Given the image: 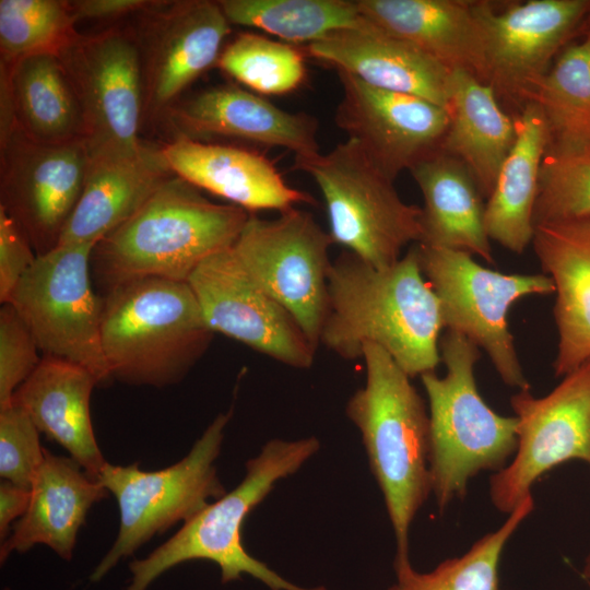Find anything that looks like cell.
I'll list each match as a JSON object with an SVG mask.
<instances>
[{
  "instance_id": "cell-8",
  "label": "cell",
  "mask_w": 590,
  "mask_h": 590,
  "mask_svg": "<svg viewBox=\"0 0 590 590\" xmlns=\"http://www.w3.org/2000/svg\"><path fill=\"white\" fill-rule=\"evenodd\" d=\"M232 410L219 414L193 444L188 455L175 464L143 471L138 462L102 468L97 481L113 494L119 508L118 535L90 576L99 581L117 563L132 555L154 535L178 522H187L211 499L226 494L215 467Z\"/></svg>"
},
{
  "instance_id": "cell-39",
  "label": "cell",
  "mask_w": 590,
  "mask_h": 590,
  "mask_svg": "<svg viewBox=\"0 0 590 590\" xmlns=\"http://www.w3.org/2000/svg\"><path fill=\"white\" fill-rule=\"evenodd\" d=\"M30 240L0 206V302L5 304L36 260Z\"/></svg>"
},
{
  "instance_id": "cell-2",
  "label": "cell",
  "mask_w": 590,
  "mask_h": 590,
  "mask_svg": "<svg viewBox=\"0 0 590 590\" xmlns=\"http://www.w3.org/2000/svg\"><path fill=\"white\" fill-rule=\"evenodd\" d=\"M250 213L219 204L174 175L126 223L98 241L91 256L102 295L135 280L187 282L210 256L231 248Z\"/></svg>"
},
{
  "instance_id": "cell-40",
  "label": "cell",
  "mask_w": 590,
  "mask_h": 590,
  "mask_svg": "<svg viewBox=\"0 0 590 590\" xmlns=\"http://www.w3.org/2000/svg\"><path fill=\"white\" fill-rule=\"evenodd\" d=\"M153 1L146 0H79L71 1L76 21L111 20L141 12Z\"/></svg>"
},
{
  "instance_id": "cell-3",
  "label": "cell",
  "mask_w": 590,
  "mask_h": 590,
  "mask_svg": "<svg viewBox=\"0 0 590 590\" xmlns=\"http://www.w3.org/2000/svg\"><path fill=\"white\" fill-rule=\"evenodd\" d=\"M365 386L345 408L358 428L371 473L382 493L397 554L409 555L412 522L432 494L429 415L410 376L380 346L366 343Z\"/></svg>"
},
{
  "instance_id": "cell-27",
  "label": "cell",
  "mask_w": 590,
  "mask_h": 590,
  "mask_svg": "<svg viewBox=\"0 0 590 590\" xmlns=\"http://www.w3.org/2000/svg\"><path fill=\"white\" fill-rule=\"evenodd\" d=\"M410 173L424 201L420 244L465 251L494 263L484 223V197L467 166L438 150Z\"/></svg>"
},
{
  "instance_id": "cell-20",
  "label": "cell",
  "mask_w": 590,
  "mask_h": 590,
  "mask_svg": "<svg viewBox=\"0 0 590 590\" xmlns=\"http://www.w3.org/2000/svg\"><path fill=\"white\" fill-rule=\"evenodd\" d=\"M161 150L176 176L249 213L314 203L310 194L287 185L274 163L259 152L179 135Z\"/></svg>"
},
{
  "instance_id": "cell-36",
  "label": "cell",
  "mask_w": 590,
  "mask_h": 590,
  "mask_svg": "<svg viewBox=\"0 0 590 590\" xmlns=\"http://www.w3.org/2000/svg\"><path fill=\"white\" fill-rule=\"evenodd\" d=\"M590 216V146H548L533 209L539 225Z\"/></svg>"
},
{
  "instance_id": "cell-15",
  "label": "cell",
  "mask_w": 590,
  "mask_h": 590,
  "mask_svg": "<svg viewBox=\"0 0 590 590\" xmlns=\"http://www.w3.org/2000/svg\"><path fill=\"white\" fill-rule=\"evenodd\" d=\"M84 141L35 142L19 130L1 142V203L37 256L59 245L84 187Z\"/></svg>"
},
{
  "instance_id": "cell-23",
  "label": "cell",
  "mask_w": 590,
  "mask_h": 590,
  "mask_svg": "<svg viewBox=\"0 0 590 590\" xmlns=\"http://www.w3.org/2000/svg\"><path fill=\"white\" fill-rule=\"evenodd\" d=\"M107 496L108 491L71 457L56 456L45 449L27 510L1 543V564L11 553L27 552L36 544H45L70 560L88 510Z\"/></svg>"
},
{
  "instance_id": "cell-26",
  "label": "cell",
  "mask_w": 590,
  "mask_h": 590,
  "mask_svg": "<svg viewBox=\"0 0 590 590\" xmlns=\"http://www.w3.org/2000/svg\"><path fill=\"white\" fill-rule=\"evenodd\" d=\"M356 2L361 14L379 28L414 46L448 70H464L483 81V36L474 1Z\"/></svg>"
},
{
  "instance_id": "cell-29",
  "label": "cell",
  "mask_w": 590,
  "mask_h": 590,
  "mask_svg": "<svg viewBox=\"0 0 590 590\" xmlns=\"http://www.w3.org/2000/svg\"><path fill=\"white\" fill-rule=\"evenodd\" d=\"M0 69V95L10 103L16 130L46 144L84 141L81 105L58 55H32Z\"/></svg>"
},
{
  "instance_id": "cell-10",
  "label": "cell",
  "mask_w": 590,
  "mask_h": 590,
  "mask_svg": "<svg viewBox=\"0 0 590 590\" xmlns=\"http://www.w3.org/2000/svg\"><path fill=\"white\" fill-rule=\"evenodd\" d=\"M94 247L59 245L37 256L8 303L45 356L81 365L102 385L111 379L101 338L103 298L94 291L91 273Z\"/></svg>"
},
{
  "instance_id": "cell-24",
  "label": "cell",
  "mask_w": 590,
  "mask_h": 590,
  "mask_svg": "<svg viewBox=\"0 0 590 590\" xmlns=\"http://www.w3.org/2000/svg\"><path fill=\"white\" fill-rule=\"evenodd\" d=\"M174 175L162 150L146 144L132 156L90 158L81 197L59 245H96L132 217Z\"/></svg>"
},
{
  "instance_id": "cell-1",
  "label": "cell",
  "mask_w": 590,
  "mask_h": 590,
  "mask_svg": "<svg viewBox=\"0 0 590 590\" xmlns=\"http://www.w3.org/2000/svg\"><path fill=\"white\" fill-rule=\"evenodd\" d=\"M440 304L420 263L417 243L394 264L375 268L350 251L331 262L319 344L345 359L366 343L385 350L410 376L440 364Z\"/></svg>"
},
{
  "instance_id": "cell-9",
  "label": "cell",
  "mask_w": 590,
  "mask_h": 590,
  "mask_svg": "<svg viewBox=\"0 0 590 590\" xmlns=\"http://www.w3.org/2000/svg\"><path fill=\"white\" fill-rule=\"evenodd\" d=\"M422 272L440 304L445 328L483 349L509 387L530 389L509 331L508 311L521 297L555 292L546 274H506L471 253L417 243Z\"/></svg>"
},
{
  "instance_id": "cell-12",
  "label": "cell",
  "mask_w": 590,
  "mask_h": 590,
  "mask_svg": "<svg viewBox=\"0 0 590 590\" xmlns=\"http://www.w3.org/2000/svg\"><path fill=\"white\" fill-rule=\"evenodd\" d=\"M60 57L78 95L90 158L132 156L144 146L141 55L135 34L109 28L79 35Z\"/></svg>"
},
{
  "instance_id": "cell-13",
  "label": "cell",
  "mask_w": 590,
  "mask_h": 590,
  "mask_svg": "<svg viewBox=\"0 0 590 590\" xmlns=\"http://www.w3.org/2000/svg\"><path fill=\"white\" fill-rule=\"evenodd\" d=\"M510 404L518 421L517 448L489 481L491 500L506 515L532 496L533 484L555 467L570 460L590 467V359L548 394L518 390Z\"/></svg>"
},
{
  "instance_id": "cell-43",
  "label": "cell",
  "mask_w": 590,
  "mask_h": 590,
  "mask_svg": "<svg viewBox=\"0 0 590 590\" xmlns=\"http://www.w3.org/2000/svg\"><path fill=\"white\" fill-rule=\"evenodd\" d=\"M582 33H589L590 34V11L585 20V23L581 27V34Z\"/></svg>"
},
{
  "instance_id": "cell-16",
  "label": "cell",
  "mask_w": 590,
  "mask_h": 590,
  "mask_svg": "<svg viewBox=\"0 0 590 590\" xmlns=\"http://www.w3.org/2000/svg\"><path fill=\"white\" fill-rule=\"evenodd\" d=\"M187 282L214 333L295 368L312 365L316 349L292 315L249 276L233 246L202 261Z\"/></svg>"
},
{
  "instance_id": "cell-21",
  "label": "cell",
  "mask_w": 590,
  "mask_h": 590,
  "mask_svg": "<svg viewBox=\"0 0 590 590\" xmlns=\"http://www.w3.org/2000/svg\"><path fill=\"white\" fill-rule=\"evenodd\" d=\"M306 50L371 86L420 96L447 108L451 71L369 21L308 44Z\"/></svg>"
},
{
  "instance_id": "cell-30",
  "label": "cell",
  "mask_w": 590,
  "mask_h": 590,
  "mask_svg": "<svg viewBox=\"0 0 590 590\" xmlns=\"http://www.w3.org/2000/svg\"><path fill=\"white\" fill-rule=\"evenodd\" d=\"M515 126L516 139L485 203L484 223L491 240L522 253L534 236L539 175L551 137L544 116L533 102L523 105Z\"/></svg>"
},
{
  "instance_id": "cell-5",
  "label": "cell",
  "mask_w": 590,
  "mask_h": 590,
  "mask_svg": "<svg viewBox=\"0 0 590 590\" xmlns=\"http://www.w3.org/2000/svg\"><path fill=\"white\" fill-rule=\"evenodd\" d=\"M447 374L421 375L429 405V472L432 494L440 511L463 498L468 482L482 471H500L515 455L516 416L496 413L481 397L474 367L479 347L459 332L439 340Z\"/></svg>"
},
{
  "instance_id": "cell-32",
  "label": "cell",
  "mask_w": 590,
  "mask_h": 590,
  "mask_svg": "<svg viewBox=\"0 0 590 590\" xmlns=\"http://www.w3.org/2000/svg\"><path fill=\"white\" fill-rule=\"evenodd\" d=\"M530 102L541 109L551 145L590 146V34L566 46Z\"/></svg>"
},
{
  "instance_id": "cell-31",
  "label": "cell",
  "mask_w": 590,
  "mask_h": 590,
  "mask_svg": "<svg viewBox=\"0 0 590 590\" xmlns=\"http://www.w3.org/2000/svg\"><path fill=\"white\" fill-rule=\"evenodd\" d=\"M231 24L262 30L290 43L311 44L368 23L356 0H220Z\"/></svg>"
},
{
  "instance_id": "cell-41",
  "label": "cell",
  "mask_w": 590,
  "mask_h": 590,
  "mask_svg": "<svg viewBox=\"0 0 590 590\" xmlns=\"http://www.w3.org/2000/svg\"><path fill=\"white\" fill-rule=\"evenodd\" d=\"M31 488L17 486L9 481L0 484V539L3 542L10 535V526L27 510Z\"/></svg>"
},
{
  "instance_id": "cell-37",
  "label": "cell",
  "mask_w": 590,
  "mask_h": 590,
  "mask_svg": "<svg viewBox=\"0 0 590 590\" xmlns=\"http://www.w3.org/2000/svg\"><path fill=\"white\" fill-rule=\"evenodd\" d=\"M39 430L15 403L0 409V475L17 486L31 488L44 461Z\"/></svg>"
},
{
  "instance_id": "cell-7",
  "label": "cell",
  "mask_w": 590,
  "mask_h": 590,
  "mask_svg": "<svg viewBox=\"0 0 590 590\" xmlns=\"http://www.w3.org/2000/svg\"><path fill=\"white\" fill-rule=\"evenodd\" d=\"M293 168L308 174L319 187L333 244L368 264L390 267L406 245L422 240V208L400 198L394 180L355 140L346 139L327 153L295 156Z\"/></svg>"
},
{
  "instance_id": "cell-14",
  "label": "cell",
  "mask_w": 590,
  "mask_h": 590,
  "mask_svg": "<svg viewBox=\"0 0 590 590\" xmlns=\"http://www.w3.org/2000/svg\"><path fill=\"white\" fill-rule=\"evenodd\" d=\"M484 78L497 97L529 103L557 56L585 23L590 0H529L497 8L474 1Z\"/></svg>"
},
{
  "instance_id": "cell-19",
  "label": "cell",
  "mask_w": 590,
  "mask_h": 590,
  "mask_svg": "<svg viewBox=\"0 0 590 590\" xmlns=\"http://www.w3.org/2000/svg\"><path fill=\"white\" fill-rule=\"evenodd\" d=\"M179 137L239 139L292 151L295 156L319 152L317 121L293 114L260 95L235 85H219L177 102L166 111Z\"/></svg>"
},
{
  "instance_id": "cell-25",
  "label": "cell",
  "mask_w": 590,
  "mask_h": 590,
  "mask_svg": "<svg viewBox=\"0 0 590 590\" xmlns=\"http://www.w3.org/2000/svg\"><path fill=\"white\" fill-rule=\"evenodd\" d=\"M97 385L83 366L44 355L12 399L39 432L63 447L95 480L107 462L98 448L90 412L91 394Z\"/></svg>"
},
{
  "instance_id": "cell-38",
  "label": "cell",
  "mask_w": 590,
  "mask_h": 590,
  "mask_svg": "<svg viewBox=\"0 0 590 590\" xmlns=\"http://www.w3.org/2000/svg\"><path fill=\"white\" fill-rule=\"evenodd\" d=\"M0 309V409L11 404L20 386L40 362L37 342L10 304Z\"/></svg>"
},
{
  "instance_id": "cell-33",
  "label": "cell",
  "mask_w": 590,
  "mask_h": 590,
  "mask_svg": "<svg viewBox=\"0 0 590 590\" xmlns=\"http://www.w3.org/2000/svg\"><path fill=\"white\" fill-rule=\"evenodd\" d=\"M534 508L533 497L508 514L495 531L479 539L464 554L448 558L428 573L415 570L408 559H394L396 582L388 590H498L503 551Z\"/></svg>"
},
{
  "instance_id": "cell-28",
  "label": "cell",
  "mask_w": 590,
  "mask_h": 590,
  "mask_svg": "<svg viewBox=\"0 0 590 590\" xmlns=\"http://www.w3.org/2000/svg\"><path fill=\"white\" fill-rule=\"evenodd\" d=\"M449 123L439 150L462 162L488 198L515 139V119L502 108L494 88L464 70L450 72Z\"/></svg>"
},
{
  "instance_id": "cell-18",
  "label": "cell",
  "mask_w": 590,
  "mask_h": 590,
  "mask_svg": "<svg viewBox=\"0 0 590 590\" xmlns=\"http://www.w3.org/2000/svg\"><path fill=\"white\" fill-rule=\"evenodd\" d=\"M342 97L335 123L388 177L439 150L449 123L446 107L412 94L371 86L337 70Z\"/></svg>"
},
{
  "instance_id": "cell-11",
  "label": "cell",
  "mask_w": 590,
  "mask_h": 590,
  "mask_svg": "<svg viewBox=\"0 0 590 590\" xmlns=\"http://www.w3.org/2000/svg\"><path fill=\"white\" fill-rule=\"evenodd\" d=\"M332 244L329 232L295 206L275 219L250 214L233 245L249 276L292 315L315 349L328 309Z\"/></svg>"
},
{
  "instance_id": "cell-17",
  "label": "cell",
  "mask_w": 590,
  "mask_h": 590,
  "mask_svg": "<svg viewBox=\"0 0 590 590\" xmlns=\"http://www.w3.org/2000/svg\"><path fill=\"white\" fill-rule=\"evenodd\" d=\"M135 34L142 62L144 113L166 111L217 63L231 23L217 1H153Z\"/></svg>"
},
{
  "instance_id": "cell-22",
  "label": "cell",
  "mask_w": 590,
  "mask_h": 590,
  "mask_svg": "<svg viewBox=\"0 0 590 590\" xmlns=\"http://www.w3.org/2000/svg\"><path fill=\"white\" fill-rule=\"evenodd\" d=\"M531 244L555 286L553 368L564 377L590 359V216L539 225Z\"/></svg>"
},
{
  "instance_id": "cell-35",
  "label": "cell",
  "mask_w": 590,
  "mask_h": 590,
  "mask_svg": "<svg viewBox=\"0 0 590 590\" xmlns=\"http://www.w3.org/2000/svg\"><path fill=\"white\" fill-rule=\"evenodd\" d=\"M216 66L249 90L266 95L295 91L304 81L302 52L256 33H239L222 50Z\"/></svg>"
},
{
  "instance_id": "cell-6",
  "label": "cell",
  "mask_w": 590,
  "mask_h": 590,
  "mask_svg": "<svg viewBox=\"0 0 590 590\" xmlns=\"http://www.w3.org/2000/svg\"><path fill=\"white\" fill-rule=\"evenodd\" d=\"M319 449L320 441L314 436L268 441L258 456L246 462V475L233 491L210 503L145 558L129 564L132 578L126 590H146L162 574L190 560L215 563L223 583L247 574L271 590H327L324 587L302 588L287 581L247 553L241 539L250 511L276 482L296 473Z\"/></svg>"
},
{
  "instance_id": "cell-34",
  "label": "cell",
  "mask_w": 590,
  "mask_h": 590,
  "mask_svg": "<svg viewBox=\"0 0 590 590\" xmlns=\"http://www.w3.org/2000/svg\"><path fill=\"white\" fill-rule=\"evenodd\" d=\"M71 1L0 0L1 63L37 54L58 55L80 34Z\"/></svg>"
},
{
  "instance_id": "cell-42",
  "label": "cell",
  "mask_w": 590,
  "mask_h": 590,
  "mask_svg": "<svg viewBox=\"0 0 590 590\" xmlns=\"http://www.w3.org/2000/svg\"><path fill=\"white\" fill-rule=\"evenodd\" d=\"M582 576L585 579L590 581V554L585 559V564L582 567Z\"/></svg>"
},
{
  "instance_id": "cell-4",
  "label": "cell",
  "mask_w": 590,
  "mask_h": 590,
  "mask_svg": "<svg viewBox=\"0 0 590 590\" xmlns=\"http://www.w3.org/2000/svg\"><path fill=\"white\" fill-rule=\"evenodd\" d=\"M102 298V347L111 380L157 388L178 384L213 339L188 282L146 278Z\"/></svg>"
}]
</instances>
